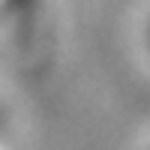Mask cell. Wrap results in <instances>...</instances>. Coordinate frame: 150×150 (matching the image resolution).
<instances>
[{
  "instance_id": "1",
  "label": "cell",
  "mask_w": 150,
  "mask_h": 150,
  "mask_svg": "<svg viewBox=\"0 0 150 150\" xmlns=\"http://www.w3.org/2000/svg\"><path fill=\"white\" fill-rule=\"evenodd\" d=\"M144 48H147V57H150V15L144 21Z\"/></svg>"
}]
</instances>
